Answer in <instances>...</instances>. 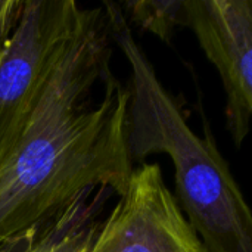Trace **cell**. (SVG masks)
I'll return each instance as SVG.
<instances>
[{
	"instance_id": "obj_8",
	"label": "cell",
	"mask_w": 252,
	"mask_h": 252,
	"mask_svg": "<svg viewBox=\"0 0 252 252\" xmlns=\"http://www.w3.org/2000/svg\"><path fill=\"white\" fill-rule=\"evenodd\" d=\"M24 7V0H0V53L10 40Z\"/></svg>"
},
{
	"instance_id": "obj_6",
	"label": "cell",
	"mask_w": 252,
	"mask_h": 252,
	"mask_svg": "<svg viewBox=\"0 0 252 252\" xmlns=\"http://www.w3.org/2000/svg\"><path fill=\"white\" fill-rule=\"evenodd\" d=\"M109 195V190L99 189L80 196L41 226L34 245L28 252L86 251L100 226L97 217Z\"/></svg>"
},
{
	"instance_id": "obj_7",
	"label": "cell",
	"mask_w": 252,
	"mask_h": 252,
	"mask_svg": "<svg viewBox=\"0 0 252 252\" xmlns=\"http://www.w3.org/2000/svg\"><path fill=\"white\" fill-rule=\"evenodd\" d=\"M126 19L170 43L177 27H186L185 0H131L118 3Z\"/></svg>"
},
{
	"instance_id": "obj_3",
	"label": "cell",
	"mask_w": 252,
	"mask_h": 252,
	"mask_svg": "<svg viewBox=\"0 0 252 252\" xmlns=\"http://www.w3.org/2000/svg\"><path fill=\"white\" fill-rule=\"evenodd\" d=\"M83 13L74 0H24L19 22L0 53V162L22 133Z\"/></svg>"
},
{
	"instance_id": "obj_9",
	"label": "cell",
	"mask_w": 252,
	"mask_h": 252,
	"mask_svg": "<svg viewBox=\"0 0 252 252\" xmlns=\"http://www.w3.org/2000/svg\"><path fill=\"white\" fill-rule=\"evenodd\" d=\"M40 230H41V226L32 227L24 233H19L13 238L6 239L4 242L0 244V252H28L34 245Z\"/></svg>"
},
{
	"instance_id": "obj_2",
	"label": "cell",
	"mask_w": 252,
	"mask_h": 252,
	"mask_svg": "<svg viewBox=\"0 0 252 252\" xmlns=\"http://www.w3.org/2000/svg\"><path fill=\"white\" fill-rule=\"evenodd\" d=\"M111 40L130 66L126 112L133 164L165 154L174 167V198L208 252H252V216L247 199L210 133L199 136L161 83L136 41L118 3L102 4Z\"/></svg>"
},
{
	"instance_id": "obj_4",
	"label": "cell",
	"mask_w": 252,
	"mask_h": 252,
	"mask_svg": "<svg viewBox=\"0 0 252 252\" xmlns=\"http://www.w3.org/2000/svg\"><path fill=\"white\" fill-rule=\"evenodd\" d=\"M84 252H208L157 162L134 167L126 192Z\"/></svg>"
},
{
	"instance_id": "obj_5",
	"label": "cell",
	"mask_w": 252,
	"mask_h": 252,
	"mask_svg": "<svg viewBox=\"0 0 252 252\" xmlns=\"http://www.w3.org/2000/svg\"><path fill=\"white\" fill-rule=\"evenodd\" d=\"M185 12L221 78L227 130L239 148L252 117V0H185Z\"/></svg>"
},
{
	"instance_id": "obj_1",
	"label": "cell",
	"mask_w": 252,
	"mask_h": 252,
	"mask_svg": "<svg viewBox=\"0 0 252 252\" xmlns=\"http://www.w3.org/2000/svg\"><path fill=\"white\" fill-rule=\"evenodd\" d=\"M103 9H84L27 124L0 162V244L40 227L87 192L121 196L134 164L128 90L111 72Z\"/></svg>"
}]
</instances>
